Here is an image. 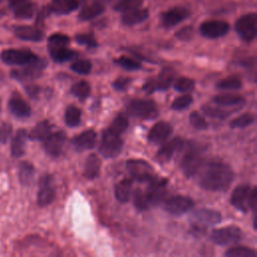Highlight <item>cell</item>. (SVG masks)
Returning a JSON list of instances; mask_svg holds the SVG:
<instances>
[{"instance_id":"obj_29","label":"cell","mask_w":257,"mask_h":257,"mask_svg":"<svg viewBox=\"0 0 257 257\" xmlns=\"http://www.w3.org/2000/svg\"><path fill=\"white\" fill-rule=\"evenodd\" d=\"M175 78V71L171 68H164L156 79H153L156 90H166L170 87Z\"/></svg>"},{"instance_id":"obj_48","label":"cell","mask_w":257,"mask_h":257,"mask_svg":"<svg viewBox=\"0 0 257 257\" xmlns=\"http://www.w3.org/2000/svg\"><path fill=\"white\" fill-rule=\"evenodd\" d=\"M204 113L208 116H211V117H215V118H221V119H224L226 117H228L232 111L230 110H224V109H220V108H215V107H212V106H203L202 107Z\"/></svg>"},{"instance_id":"obj_49","label":"cell","mask_w":257,"mask_h":257,"mask_svg":"<svg viewBox=\"0 0 257 257\" xmlns=\"http://www.w3.org/2000/svg\"><path fill=\"white\" fill-rule=\"evenodd\" d=\"M189 119H190L191 125L194 126L196 130L204 131V130H207V127H208L207 121L205 120V118L198 111L191 112V114L189 116Z\"/></svg>"},{"instance_id":"obj_50","label":"cell","mask_w":257,"mask_h":257,"mask_svg":"<svg viewBox=\"0 0 257 257\" xmlns=\"http://www.w3.org/2000/svg\"><path fill=\"white\" fill-rule=\"evenodd\" d=\"M75 40L77 43L85 45L88 48H94L97 46V42L91 34H78L75 36Z\"/></svg>"},{"instance_id":"obj_20","label":"cell","mask_w":257,"mask_h":257,"mask_svg":"<svg viewBox=\"0 0 257 257\" xmlns=\"http://www.w3.org/2000/svg\"><path fill=\"white\" fill-rule=\"evenodd\" d=\"M8 108L13 115L19 118H25L31 114L30 105L18 94L11 95L8 101Z\"/></svg>"},{"instance_id":"obj_33","label":"cell","mask_w":257,"mask_h":257,"mask_svg":"<svg viewBox=\"0 0 257 257\" xmlns=\"http://www.w3.org/2000/svg\"><path fill=\"white\" fill-rule=\"evenodd\" d=\"M128 126V120L126 114L123 112H119L111 121L109 126L107 127L108 131L116 134V135H121Z\"/></svg>"},{"instance_id":"obj_40","label":"cell","mask_w":257,"mask_h":257,"mask_svg":"<svg viewBox=\"0 0 257 257\" xmlns=\"http://www.w3.org/2000/svg\"><path fill=\"white\" fill-rule=\"evenodd\" d=\"M13 12H14V15L17 18L28 19V18H31L33 16V14L35 12V6H34L33 3L28 1V2L23 3L22 5L14 8Z\"/></svg>"},{"instance_id":"obj_10","label":"cell","mask_w":257,"mask_h":257,"mask_svg":"<svg viewBox=\"0 0 257 257\" xmlns=\"http://www.w3.org/2000/svg\"><path fill=\"white\" fill-rule=\"evenodd\" d=\"M46 67V61L38 58L36 61L23 65L22 68L14 69L11 71V76L19 81L32 80L39 77L42 74L43 69Z\"/></svg>"},{"instance_id":"obj_54","label":"cell","mask_w":257,"mask_h":257,"mask_svg":"<svg viewBox=\"0 0 257 257\" xmlns=\"http://www.w3.org/2000/svg\"><path fill=\"white\" fill-rule=\"evenodd\" d=\"M25 90L29 94V96L35 98L39 94L40 88H39V86H36V85H29V86L25 87Z\"/></svg>"},{"instance_id":"obj_15","label":"cell","mask_w":257,"mask_h":257,"mask_svg":"<svg viewBox=\"0 0 257 257\" xmlns=\"http://www.w3.org/2000/svg\"><path fill=\"white\" fill-rule=\"evenodd\" d=\"M65 139H66V136L62 131L51 133L43 141V148L47 153V155L53 158L59 157L62 153Z\"/></svg>"},{"instance_id":"obj_32","label":"cell","mask_w":257,"mask_h":257,"mask_svg":"<svg viewBox=\"0 0 257 257\" xmlns=\"http://www.w3.org/2000/svg\"><path fill=\"white\" fill-rule=\"evenodd\" d=\"M49 54H50L51 58L57 63L66 62V61L71 60L77 56V53L73 50L68 49L67 46L51 50V51H49Z\"/></svg>"},{"instance_id":"obj_11","label":"cell","mask_w":257,"mask_h":257,"mask_svg":"<svg viewBox=\"0 0 257 257\" xmlns=\"http://www.w3.org/2000/svg\"><path fill=\"white\" fill-rule=\"evenodd\" d=\"M164 210L171 215L180 216L194 207V201L187 196H173L164 202Z\"/></svg>"},{"instance_id":"obj_23","label":"cell","mask_w":257,"mask_h":257,"mask_svg":"<svg viewBox=\"0 0 257 257\" xmlns=\"http://www.w3.org/2000/svg\"><path fill=\"white\" fill-rule=\"evenodd\" d=\"M78 6V0H53L48 10L57 15H64L76 10Z\"/></svg>"},{"instance_id":"obj_44","label":"cell","mask_w":257,"mask_h":257,"mask_svg":"<svg viewBox=\"0 0 257 257\" xmlns=\"http://www.w3.org/2000/svg\"><path fill=\"white\" fill-rule=\"evenodd\" d=\"M134 205L140 211H146L151 208L146 193L140 189L136 190L134 194Z\"/></svg>"},{"instance_id":"obj_24","label":"cell","mask_w":257,"mask_h":257,"mask_svg":"<svg viewBox=\"0 0 257 257\" xmlns=\"http://www.w3.org/2000/svg\"><path fill=\"white\" fill-rule=\"evenodd\" d=\"M27 139L28 134L25 130L20 128L17 131L11 142V156L13 158H20L24 155Z\"/></svg>"},{"instance_id":"obj_21","label":"cell","mask_w":257,"mask_h":257,"mask_svg":"<svg viewBox=\"0 0 257 257\" xmlns=\"http://www.w3.org/2000/svg\"><path fill=\"white\" fill-rule=\"evenodd\" d=\"M96 142V133L93 130H87L84 131L77 136H75L71 143L72 146L75 148L77 151H86L94 148Z\"/></svg>"},{"instance_id":"obj_9","label":"cell","mask_w":257,"mask_h":257,"mask_svg":"<svg viewBox=\"0 0 257 257\" xmlns=\"http://www.w3.org/2000/svg\"><path fill=\"white\" fill-rule=\"evenodd\" d=\"M212 241L221 246L236 244L242 239V231L237 226H228L220 229H215L211 233Z\"/></svg>"},{"instance_id":"obj_17","label":"cell","mask_w":257,"mask_h":257,"mask_svg":"<svg viewBox=\"0 0 257 257\" xmlns=\"http://www.w3.org/2000/svg\"><path fill=\"white\" fill-rule=\"evenodd\" d=\"M192 220L201 226H213L221 222L222 215L213 209H198L191 215Z\"/></svg>"},{"instance_id":"obj_25","label":"cell","mask_w":257,"mask_h":257,"mask_svg":"<svg viewBox=\"0 0 257 257\" xmlns=\"http://www.w3.org/2000/svg\"><path fill=\"white\" fill-rule=\"evenodd\" d=\"M52 127L53 125L47 119L39 121L28 134V139L31 141L43 142L52 133Z\"/></svg>"},{"instance_id":"obj_28","label":"cell","mask_w":257,"mask_h":257,"mask_svg":"<svg viewBox=\"0 0 257 257\" xmlns=\"http://www.w3.org/2000/svg\"><path fill=\"white\" fill-rule=\"evenodd\" d=\"M133 191V181L130 179H123L118 182L114 187V196L116 200L120 203H126Z\"/></svg>"},{"instance_id":"obj_22","label":"cell","mask_w":257,"mask_h":257,"mask_svg":"<svg viewBox=\"0 0 257 257\" xmlns=\"http://www.w3.org/2000/svg\"><path fill=\"white\" fill-rule=\"evenodd\" d=\"M14 34L21 40L33 42L41 41L44 37V33L40 29L27 25H20L14 27Z\"/></svg>"},{"instance_id":"obj_6","label":"cell","mask_w":257,"mask_h":257,"mask_svg":"<svg viewBox=\"0 0 257 257\" xmlns=\"http://www.w3.org/2000/svg\"><path fill=\"white\" fill-rule=\"evenodd\" d=\"M235 30L239 37L246 41L251 42L257 34V16L255 13H249L241 16L235 24Z\"/></svg>"},{"instance_id":"obj_52","label":"cell","mask_w":257,"mask_h":257,"mask_svg":"<svg viewBox=\"0 0 257 257\" xmlns=\"http://www.w3.org/2000/svg\"><path fill=\"white\" fill-rule=\"evenodd\" d=\"M131 82H132V78L130 77H118L112 83V87L117 91H123L127 88Z\"/></svg>"},{"instance_id":"obj_51","label":"cell","mask_w":257,"mask_h":257,"mask_svg":"<svg viewBox=\"0 0 257 257\" xmlns=\"http://www.w3.org/2000/svg\"><path fill=\"white\" fill-rule=\"evenodd\" d=\"M12 131H13V127L8 122H4L0 125V143L1 144L7 143V141L12 135Z\"/></svg>"},{"instance_id":"obj_31","label":"cell","mask_w":257,"mask_h":257,"mask_svg":"<svg viewBox=\"0 0 257 257\" xmlns=\"http://www.w3.org/2000/svg\"><path fill=\"white\" fill-rule=\"evenodd\" d=\"M104 10V7L101 3L99 2H94L84 8L81 9L78 18L82 21H86V20H90L93 19L95 17H97L98 15H100Z\"/></svg>"},{"instance_id":"obj_36","label":"cell","mask_w":257,"mask_h":257,"mask_svg":"<svg viewBox=\"0 0 257 257\" xmlns=\"http://www.w3.org/2000/svg\"><path fill=\"white\" fill-rule=\"evenodd\" d=\"M242 86V81L238 76L231 75L228 76L219 82H217L216 87L218 89H223V90H237L241 88Z\"/></svg>"},{"instance_id":"obj_19","label":"cell","mask_w":257,"mask_h":257,"mask_svg":"<svg viewBox=\"0 0 257 257\" xmlns=\"http://www.w3.org/2000/svg\"><path fill=\"white\" fill-rule=\"evenodd\" d=\"M189 15H190V12L186 8L175 7L163 13L161 16V21L163 26L167 28H171L181 23L186 18H188Z\"/></svg>"},{"instance_id":"obj_30","label":"cell","mask_w":257,"mask_h":257,"mask_svg":"<svg viewBox=\"0 0 257 257\" xmlns=\"http://www.w3.org/2000/svg\"><path fill=\"white\" fill-rule=\"evenodd\" d=\"M213 101L216 104L222 105V106H234V105H240L244 103V98L241 95L237 94H217L213 97Z\"/></svg>"},{"instance_id":"obj_27","label":"cell","mask_w":257,"mask_h":257,"mask_svg":"<svg viewBox=\"0 0 257 257\" xmlns=\"http://www.w3.org/2000/svg\"><path fill=\"white\" fill-rule=\"evenodd\" d=\"M148 16H149V12L147 9L137 8V9L124 12V14L121 17V22L126 26H133L145 21L148 18Z\"/></svg>"},{"instance_id":"obj_39","label":"cell","mask_w":257,"mask_h":257,"mask_svg":"<svg viewBox=\"0 0 257 257\" xmlns=\"http://www.w3.org/2000/svg\"><path fill=\"white\" fill-rule=\"evenodd\" d=\"M70 92L81 100L85 99L90 93V85L86 81L80 80L71 86Z\"/></svg>"},{"instance_id":"obj_34","label":"cell","mask_w":257,"mask_h":257,"mask_svg":"<svg viewBox=\"0 0 257 257\" xmlns=\"http://www.w3.org/2000/svg\"><path fill=\"white\" fill-rule=\"evenodd\" d=\"M34 167L28 162H22L19 165V181L22 185H29L34 177Z\"/></svg>"},{"instance_id":"obj_16","label":"cell","mask_w":257,"mask_h":257,"mask_svg":"<svg viewBox=\"0 0 257 257\" xmlns=\"http://www.w3.org/2000/svg\"><path fill=\"white\" fill-rule=\"evenodd\" d=\"M173 126L166 121H159L154 124L148 135V141L154 145L164 144L172 135Z\"/></svg>"},{"instance_id":"obj_37","label":"cell","mask_w":257,"mask_h":257,"mask_svg":"<svg viewBox=\"0 0 257 257\" xmlns=\"http://www.w3.org/2000/svg\"><path fill=\"white\" fill-rule=\"evenodd\" d=\"M69 43V38L68 36L60 33H55L49 36L47 40V47L48 51L60 48V47H65Z\"/></svg>"},{"instance_id":"obj_12","label":"cell","mask_w":257,"mask_h":257,"mask_svg":"<svg viewBox=\"0 0 257 257\" xmlns=\"http://www.w3.org/2000/svg\"><path fill=\"white\" fill-rule=\"evenodd\" d=\"M167 179H153L149 182V187L145 191L150 206H157L161 204L167 194Z\"/></svg>"},{"instance_id":"obj_18","label":"cell","mask_w":257,"mask_h":257,"mask_svg":"<svg viewBox=\"0 0 257 257\" xmlns=\"http://www.w3.org/2000/svg\"><path fill=\"white\" fill-rule=\"evenodd\" d=\"M183 146L184 141L181 138H174L171 141L165 143L157 153V161L162 164L168 163L176 155V153L182 150Z\"/></svg>"},{"instance_id":"obj_2","label":"cell","mask_w":257,"mask_h":257,"mask_svg":"<svg viewBox=\"0 0 257 257\" xmlns=\"http://www.w3.org/2000/svg\"><path fill=\"white\" fill-rule=\"evenodd\" d=\"M256 188H251L249 185L237 186L231 195V204L239 211L246 213L249 209L255 211L256 208Z\"/></svg>"},{"instance_id":"obj_42","label":"cell","mask_w":257,"mask_h":257,"mask_svg":"<svg viewBox=\"0 0 257 257\" xmlns=\"http://www.w3.org/2000/svg\"><path fill=\"white\" fill-rule=\"evenodd\" d=\"M143 0H118L114 5V10L118 12H127L140 8Z\"/></svg>"},{"instance_id":"obj_56","label":"cell","mask_w":257,"mask_h":257,"mask_svg":"<svg viewBox=\"0 0 257 257\" xmlns=\"http://www.w3.org/2000/svg\"><path fill=\"white\" fill-rule=\"evenodd\" d=\"M0 2H1V0H0Z\"/></svg>"},{"instance_id":"obj_1","label":"cell","mask_w":257,"mask_h":257,"mask_svg":"<svg viewBox=\"0 0 257 257\" xmlns=\"http://www.w3.org/2000/svg\"><path fill=\"white\" fill-rule=\"evenodd\" d=\"M234 179L232 169L222 162H210L204 168L199 179L201 188L211 192L226 191Z\"/></svg>"},{"instance_id":"obj_14","label":"cell","mask_w":257,"mask_h":257,"mask_svg":"<svg viewBox=\"0 0 257 257\" xmlns=\"http://www.w3.org/2000/svg\"><path fill=\"white\" fill-rule=\"evenodd\" d=\"M229 24L222 20H209L200 25V32L204 37L216 39L226 35L229 31Z\"/></svg>"},{"instance_id":"obj_46","label":"cell","mask_w":257,"mask_h":257,"mask_svg":"<svg viewBox=\"0 0 257 257\" xmlns=\"http://www.w3.org/2000/svg\"><path fill=\"white\" fill-rule=\"evenodd\" d=\"M193 98L190 94H184L177 97L171 104V108L174 110H183L190 106L192 103Z\"/></svg>"},{"instance_id":"obj_4","label":"cell","mask_w":257,"mask_h":257,"mask_svg":"<svg viewBox=\"0 0 257 257\" xmlns=\"http://www.w3.org/2000/svg\"><path fill=\"white\" fill-rule=\"evenodd\" d=\"M126 110L130 115L144 119H153L159 114L156 102L151 99H133L127 103Z\"/></svg>"},{"instance_id":"obj_43","label":"cell","mask_w":257,"mask_h":257,"mask_svg":"<svg viewBox=\"0 0 257 257\" xmlns=\"http://www.w3.org/2000/svg\"><path fill=\"white\" fill-rule=\"evenodd\" d=\"M195 87V81L189 77H179L175 80L174 88L179 92H189Z\"/></svg>"},{"instance_id":"obj_38","label":"cell","mask_w":257,"mask_h":257,"mask_svg":"<svg viewBox=\"0 0 257 257\" xmlns=\"http://www.w3.org/2000/svg\"><path fill=\"white\" fill-rule=\"evenodd\" d=\"M224 255L226 257H256V252L245 246H235L227 250Z\"/></svg>"},{"instance_id":"obj_35","label":"cell","mask_w":257,"mask_h":257,"mask_svg":"<svg viewBox=\"0 0 257 257\" xmlns=\"http://www.w3.org/2000/svg\"><path fill=\"white\" fill-rule=\"evenodd\" d=\"M64 120L68 126H77L81 120V110L74 105L68 106L65 110Z\"/></svg>"},{"instance_id":"obj_53","label":"cell","mask_w":257,"mask_h":257,"mask_svg":"<svg viewBox=\"0 0 257 257\" xmlns=\"http://www.w3.org/2000/svg\"><path fill=\"white\" fill-rule=\"evenodd\" d=\"M192 34H193V30L190 26H187V27H184L182 29H180L177 33H176V36L182 40H188L192 37Z\"/></svg>"},{"instance_id":"obj_5","label":"cell","mask_w":257,"mask_h":257,"mask_svg":"<svg viewBox=\"0 0 257 257\" xmlns=\"http://www.w3.org/2000/svg\"><path fill=\"white\" fill-rule=\"evenodd\" d=\"M123 142L119 135H116L106 128L102 132V137L98 147V151L103 158L112 159L120 154Z\"/></svg>"},{"instance_id":"obj_8","label":"cell","mask_w":257,"mask_h":257,"mask_svg":"<svg viewBox=\"0 0 257 257\" xmlns=\"http://www.w3.org/2000/svg\"><path fill=\"white\" fill-rule=\"evenodd\" d=\"M39 57L27 49H6L1 52V59L8 65L23 66L36 61Z\"/></svg>"},{"instance_id":"obj_7","label":"cell","mask_w":257,"mask_h":257,"mask_svg":"<svg viewBox=\"0 0 257 257\" xmlns=\"http://www.w3.org/2000/svg\"><path fill=\"white\" fill-rule=\"evenodd\" d=\"M126 169L134 180L144 183L155 179V171L153 167L144 160H127Z\"/></svg>"},{"instance_id":"obj_55","label":"cell","mask_w":257,"mask_h":257,"mask_svg":"<svg viewBox=\"0 0 257 257\" xmlns=\"http://www.w3.org/2000/svg\"><path fill=\"white\" fill-rule=\"evenodd\" d=\"M29 0H9V5H10V8L13 10L14 8L22 5L23 3L25 2H28Z\"/></svg>"},{"instance_id":"obj_41","label":"cell","mask_w":257,"mask_h":257,"mask_svg":"<svg viewBox=\"0 0 257 257\" xmlns=\"http://www.w3.org/2000/svg\"><path fill=\"white\" fill-rule=\"evenodd\" d=\"M254 119H255V117L253 114L246 112V113H243V114L237 116L233 120H231L230 126L232 128H243V127H246V126L252 124L254 122Z\"/></svg>"},{"instance_id":"obj_3","label":"cell","mask_w":257,"mask_h":257,"mask_svg":"<svg viewBox=\"0 0 257 257\" xmlns=\"http://www.w3.org/2000/svg\"><path fill=\"white\" fill-rule=\"evenodd\" d=\"M203 151L199 146L189 145L181 161V169L187 178L194 177L203 167Z\"/></svg>"},{"instance_id":"obj_47","label":"cell","mask_w":257,"mask_h":257,"mask_svg":"<svg viewBox=\"0 0 257 257\" xmlns=\"http://www.w3.org/2000/svg\"><path fill=\"white\" fill-rule=\"evenodd\" d=\"M115 62L121 66L122 68L126 69V70H138L142 67V65L140 64V62H138L137 60L127 57V56H120L119 58H117L115 60Z\"/></svg>"},{"instance_id":"obj_13","label":"cell","mask_w":257,"mask_h":257,"mask_svg":"<svg viewBox=\"0 0 257 257\" xmlns=\"http://www.w3.org/2000/svg\"><path fill=\"white\" fill-rule=\"evenodd\" d=\"M55 198V188L53 178L50 175H45L39 182V190L37 194V204L40 207H45L52 203Z\"/></svg>"},{"instance_id":"obj_26","label":"cell","mask_w":257,"mask_h":257,"mask_svg":"<svg viewBox=\"0 0 257 257\" xmlns=\"http://www.w3.org/2000/svg\"><path fill=\"white\" fill-rule=\"evenodd\" d=\"M100 172V160L95 154H90L85 161L83 175L88 180H93L98 177Z\"/></svg>"},{"instance_id":"obj_45","label":"cell","mask_w":257,"mask_h":257,"mask_svg":"<svg viewBox=\"0 0 257 257\" xmlns=\"http://www.w3.org/2000/svg\"><path fill=\"white\" fill-rule=\"evenodd\" d=\"M91 68L92 65L89 60H77L70 65V69L77 74H88Z\"/></svg>"}]
</instances>
